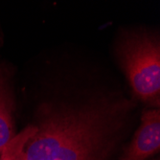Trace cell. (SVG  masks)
I'll use <instances>...</instances> for the list:
<instances>
[{
    "label": "cell",
    "instance_id": "1",
    "mask_svg": "<svg viewBox=\"0 0 160 160\" xmlns=\"http://www.w3.org/2000/svg\"><path fill=\"white\" fill-rule=\"evenodd\" d=\"M135 105L126 98L98 97L81 104H44L25 160H115Z\"/></svg>",
    "mask_w": 160,
    "mask_h": 160
},
{
    "label": "cell",
    "instance_id": "2",
    "mask_svg": "<svg viewBox=\"0 0 160 160\" xmlns=\"http://www.w3.org/2000/svg\"><path fill=\"white\" fill-rule=\"evenodd\" d=\"M116 58L134 97L152 108H159V35L147 31L123 34L116 45Z\"/></svg>",
    "mask_w": 160,
    "mask_h": 160
},
{
    "label": "cell",
    "instance_id": "3",
    "mask_svg": "<svg viewBox=\"0 0 160 160\" xmlns=\"http://www.w3.org/2000/svg\"><path fill=\"white\" fill-rule=\"evenodd\" d=\"M160 150V110L150 108L141 115L140 126L117 160H149Z\"/></svg>",
    "mask_w": 160,
    "mask_h": 160
},
{
    "label": "cell",
    "instance_id": "4",
    "mask_svg": "<svg viewBox=\"0 0 160 160\" xmlns=\"http://www.w3.org/2000/svg\"><path fill=\"white\" fill-rule=\"evenodd\" d=\"M14 109L13 93L7 72L0 66V153L17 135L14 132Z\"/></svg>",
    "mask_w": 160,
    "mask_h": 160
},
{
    "label": "cell",
    "instance_id": "5",
    "mask_svg": "<svg viewBox=\"0 0 160 160\" xmlns=\"http://www.w3.org/2000/svg\"><path fill=\"white\" fill-rule=\"evenodd\" d=\"M36 132V126L31 125L25 128L21 132L18 133L0 153V160H19L25 144L35 134Z\"/></svg>",
    "mask_w": 160,
    "mask_h": 160
},
{
    "label": "cell",
    "instance_id": "6",
    "mask_svg": "<svg viewBox=\"0 0 160 160\" xmlns=\"http://www.w3.org/2000/svg\"><path fill=\"white\" fill-rule=\"evenodd\" d=\"M19 160H25V157H24V153H23V152H22V153H21V155H20V159Z\"/></svg>",
    "mask_w": 160,
    "mask_h": 160
},
{
    "label": "cell",
    "instance_id": "7",
    "mask_svg": "<svg viewBox=\"0 0 160 160\" xmlns=\"http://www.w3.org/2000/svg\"><path fill=\"white\" fill-rule=\"evenodd\" d=\"M151 160H160V159H159V157H156V158H152Z\"/></svg>",
    "mask_w": 160,
    "mask_h": 160
}]
</instances>
